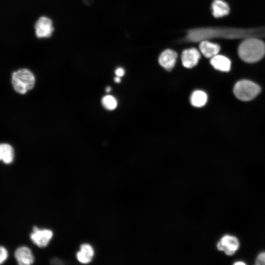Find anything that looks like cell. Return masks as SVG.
<instances>
[{"mask_svg": "<svg viewBox=\"0 0 265 265\" xmlns=\"http://www.w3.org/2000/svg\"><path fill=\"white\" fill-rule=\"evenodd\" d=\"M240 58L247 63L260 60L265 54V44L256 38H250L243 41L238 50Z\"/></svg>", "mask_w": 265, "mask_h": 265, "instance_id": "1", "label": "cell"}, {"mask_svg": "<svg viewBox=\"0 0 265 265\" xmlns=\"http://www.w3.org/2000/svg\"><path fill=\"white\" fill-rule=\"evenodd\" d=\"M11 82L17 92L25 94L34 87L35 78L29 70L23 68L12 73Z\"/></svg>", "mask_w": 265, "mask_h": 265, "instance_id": "2", "label": "cell"}, {"mask_svg": "<svg viewBox=\"0 0 265 265\" xmlns=\"http://www.w3.org/2000/svg\"><path fill=\"white\" fill-rule=\"evenodd\" d=\"M260 91V87L258 84L246 80L238 81L234 87L235 96L243 101L253 99L259 94Z\"/></svg>", "mask_w": 265, "mask_h": 265, "instance_id": "3", "label": "cell"}, {"mask_svg": "<svg viewBox=\"0 0 265 265\" xmlns=\"http://www.w3.org/2000/svg\"><path fill=\"white\" fill-rule=\"evenodd\" d=\"M34 29L35 35L38 38H49L54 30L53 21L47 16H41L34 24Z\"/></svg>", "mask_w": 265, "mask_h": 265, "instance_id": "4", "label": "cell"}, {"mask_svg": "<svg viewBox=\"0 0 265 265\" xmlns=\"http://www.w3.org/2000/svg\"><path fill=\"white\" fill-rule=\"evenodd\" d=\"M217 248L227 255L231 256L235 253L239 246L238 238L234 236L225 235L218 241Z\"/></svg>", "mask_w": 265, "mask_h": 265, "instance_id": "5", "label": "cell"}, {"mask_svg": "<svg viewBox=\"0 0 265 265\" xmlns=\"http://www.w3.org/2000/svg\"><path fill=\"white\" fill-rule=\"evenodd\" d=\"M53 236V232L49 229H40L37 227L33 228L30 234L32 242L40 247H44L49 243Z\"/></svg>", "mask_w": 265, "mask_h": 265, "instance_id": "6", "label": "cell"}, {"mask_svg": "<svg viewBox=\"0 0 265 265\" xmlns=\"http://www.w3.org/2000/svg\"><path fill=\"white\" fill-rule=\"evenodd\" d=\"M200 56V52L196 48L186 49L182 54V64L186 68H192L197 64Z\"/></svg>", "mask_w": 265, "mask_h": 265, "instance_id": "7", "label": "cell"}, {"mask_svg": "<svg viewBox=\"0 0 265 265\" xmlns=\"http://www.w3.org/2000/svg\"><path fill=\"white\" fill-rule=\"evenodd\" d=\"M177 58V53L171 49L164 51L159 55V62L166 70L170 71L174 67Z\"/></svg>", "mask_w": 265, "mask_h": 265, "instance_id": "8", "label": "cell"}, {"mask_svg": "<svg viewBox=\"0 0 265 265\" xmlns=\"http://www.w3.org/2000/svg\"><path fill=\"white\" fill-rule=\"evenodd\" d=\"M15 257L20 265H29L34 262L31 251L26 246L18 248L15 252Z\"/></svg>", "mask_w": 265, "mask_h": 265, "instance_id": "9", "label": "cell"}, {"mask_svg": "<svg viewBox=\"0 0 265 265\" xmlns=\"http://www.w3.org/2000/svg\"><path fill=\"white\" fill-rule=\"evenodd\" d=\"M210 63L214 68L220 71L228 72L231 68L230 60L224 55L216 54L211 58Z\"/></svg>", "mask_w": 265, "mask_h": 265, "instance_id": "10", "label": "cell"}, {"mask_svg": "<svg viewBox=\"0 0 265 265\" xmlns=\"http://www.w3.org/2000/svg\"><path fill=\"white\" fill-rule=\"evenodd\" d=\"M199 49L204 56L207 58H212L218 54L220 48L217 44L203 41L199 45Z\"/></svg>", "mask_w": 265, "mask_h": 265, "instance_id": "11", "label": "cell"}, {"mask_svg": "<svg viewBox=\"0 0 265 265\" xmlns=\"http://www.w3.org/2000/svg\"><path fill=\"white\" fill-rule=\"evenodd\" d=\"M92 247L88 244H83L80 246V251L77 254L78 261L82 264L90 262L94 255Z\"/></svg>", "mask_w": 265, "mask_h": 265, "instance_id": "12", "label": "cell"}, {"mask_svg": "<svg viewBox=\"0 0 265 265\" xmlns=\"http://www.w3.org/2000/svg\"><path fill=\"white\" fill-rule=\"evenodd\" d=\"M212 14L216 18L227 15L229 12V7L227 3L222 0H214L212 5Z\"/></svg>", "mask_w": 265, "mask_h": 265, "instance_id": "13", "label": "cell"}, {"mask_svg": "<svg viewBox=\"0 0 265 265\" xmlns=\"http://www.w3.org/2000/svg\"><path fill=\"white\" fill-rule=\"evenodd\" d=\"M207 101L208 96L207 94L200 90L193 91L190 98L191 104L196 107H201L204 106L206 104Z\"/></svg>", "mask_w": 265, "mask_h": 265, "instance_id": "14", "label": "cell"}, {"mask_svg": "<svg viewBox=\"0 0 265 265\" xmlns=\"http://www.w3.org/2000/svg\"><path fill=\"white\" fill-rule=\"evenodd\" d=\"M14 158L12 147L7 143L0 144V160L6 164L11 163Z\"/></svg>", "mask_w": 265, "mask_h": 265, "instance_id": "15", "label": "cell"}, {"mask_svg": "<svg viewBox=\"0 0 265 265\" xmlns=\"http://www.w3.org/2000/svg\"><path fill=\"white\" fill-rule=\"evenodd\" d=\"M102 104L104 107L108 110H113L117 106V101L116 98L110 95L104 96L102 99Z\"/></svg>", "mask_w": 265, "mask_h": 265, "instance_id": "16", "label": "cell"}, {"mask_svg": "<svg viewBox=\"0 0 265 265\" xmlns=\"http://www.w3.org/2000/svg\"><path fill=\"white\" fill-rule=\"evenodd\" d=\"M8 252L3 247L0 246V264L3 263L7 258Z\"/></svg>", "mask_w": 265, "mask_h": 265, "instance_id": "17", "label": "cell"}, {"mask_svg": "<svg viewBox=\"0 0 265 265\" xmlns=\"http://www.w3.org/2000/svg\"><path fill=\"white\" fill-rule=\"evenodd\" d=\"M255 264L258 265H265V252H262L258 255Z\"/></svg>", "mask_w": 265, "mask_h": 265, "instance_id": "18", "label": "cell"}, {"mask_svg": "<svg viewBox=\"0 0 265 265\" xmlns=\"http://www.w3.org/2000/svg\"><path fill=\"white\" fill-rule=\"evenodd\" d=\"M125 73L124 69L121 67L117 68L115 71L116 76L120 77H123Z\"/></svg>", "mask_w": 265, "mask_h": 265, "instance_id": "19", "label": "cell"}, {"mask_svg": "<svg viewBox=\"0 0 265 265\" xmlns=\"http://www.w3.org/2000/svg\"><path fill=\"white\" fill-rule=\"evenodd\" d=\"M114 80L116 83H120L121 82V78L120 77L116 76L114 78Z\"/></svg>", "mask_w": 265, "mask_h": 265, "instance_id": "20", "label": "cell"}, {"mask_svg": "<svg viewBox=\"0 0 265 265\" xmlns=\"http://www.w3.org/2000/svg\"><path fill=\"white\" fill-rule=\"evenodd\" d=\"M234 265H245L246 264L243 262H240V261H238V262H237L236 263H235L234 264Z\"/></svg>", "mask_w": 265, "mask_h": 265, "instance_id": "21", "label": "cell"}, {"mask_svg": "<svg viewBox=\"0 0 265 265\" xmlns=\"http://www.w3.org/2000/svg\"><path fill=\"white\" fill-rule=\"evenodd\" d=\"M111 88L110 87L107 86V87H106V92H109L111 91Z\"/></svg>", "mask_w": 265, "mask_h": 265, "instance_id": "22", "label": "cell"}]
</instances>
